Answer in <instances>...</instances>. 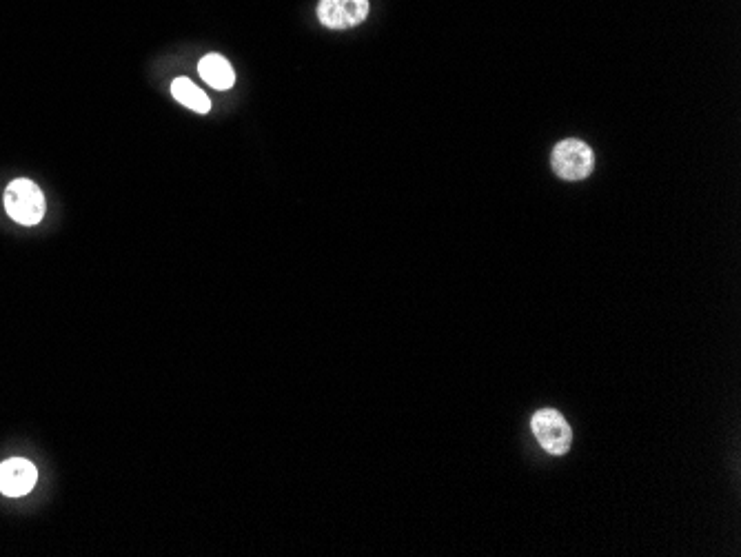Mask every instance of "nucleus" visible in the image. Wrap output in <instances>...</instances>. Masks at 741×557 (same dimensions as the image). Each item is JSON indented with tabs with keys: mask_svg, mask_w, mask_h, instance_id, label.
Here are the masks:
<instances>
[{
	"mask_svg": "<svg viewBox=\"0 0 741 557\" xmlns=\"http://www.w3.org/2000/svg\"><path fill=\"white\" fill-rule=\"evenodd\" d=\"M38 482L36 464L25 458H9L0 464V493L7 498H23Z\"/></svg>",
	"mask_w": 741,
	"mask_h": 557,
	"instance_id": "nucleus-5",
	"label": "nucleus"
},
{
	"mask_svg": "<svg viewBox=\"0 0 741 557\" xmlns=\"http://www.w3.org/2000/svg\"><path fill=\"white\" fill-rule=\"evenodd\" d=\"M171 94H174L180 105L196 111V114H209L211 100L207 98L205 91L191 83L189 78H176L174 83H171Z\"/></svg>",
	"mask_w": 741,
	"mask_h": 557,
	"instance_id": "nucleus-7",
	"label": "nucleus"
},
{
	"mask_svg": "<svg viewBox=\"0 0 741 557\" xmlns=\"http://www.w3.org/2000/svg\"><path fill=\"white\" fill-rule=\"evenodd\" d=\"M369 16V0H320L318 18L329 29H349Z\"/></svg>",
	"mask_w": 741,
	"mask_h": 557,
	"instance_id": "nucleus-4",
	"label": "nucleus"
},
{
	"mask_svg": "<svg viewBox=\"0 0 741 557\" xmlns=\"http://www.w3.org/2000/svg\"><path fill=\"white\" fill-rule=\"evenodd\" d=\"M531 429H533L537 442H540L544 451H548L551 455H564L568 453V449H571L573 433L560 411H553V409L537 411L531 420Z\"/></svg>",
	"mask_w": 741,
	"mask_h": 557,
	"instance_id": "nucleus-3",
	"label": "nucleus"
},
{
	"mask_svg": "<svg viewBox=\"0 0 741 557\" xmlns=\"http://www.w3.org/2000/svg\"><path fill=\"white\" fill-rule=\"evenodd\" d=\"M5 209L18 225L34 227L45 216V196L36 182L18 178L5 189Z\"/></svg>",
	"mask_w": 741,
	"mask_h": 557,
	"instance_id": "nucleus-1",
	"label": "nucleus"
},
{
	"mask_svg": "<svg viewBox=\"0 0 741 557\" xmlns=\"http://www.w3.org/2000/svg\"><path fill=\"white\" fill-rule=\"evenodd\" d=\"M198 74L207 85L218 91H227L236 83V74H233L231 63L220 54H207L202 58L198 63Z\"/></svg>",
	"mask_w": 741,
	"mask_h": 557,
	"instance_id": "nucleus-6",
	"label": "nucleus"
},
{
	"mask_svg": "<svg viewBox=\"0 0 741 557\" xmlns=\"http://www.w3.org/2000/svg\"><path fill=\"white\" fill-rule=\"evenodd\" d=\"M553 171L562 180H584L593 174L595 156L593 149L577 138H566L557 143L551 156Z\"/></svg>",
	"mask_w": 741,
	"mask_h": 557,
	"instance_id": "nucleus-2",
	"label": "nucleus"
}]
</instances>
